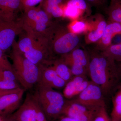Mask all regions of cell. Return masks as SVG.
<instances>
[{"instance_id":"1","label":"cell","mask_w":121,"mask_h":121,"mask_svg":"<svg viewBox=\"0 0 121 121\" xmlns=\"http://www.w3.org/2000/svg\"><path fill=\"white\" fill-rule=\"evenodd\" d=\"M88 73L93 82L99 86L104 96L112 93L121 74L116 62L95 50L89 53Z\"/></svg>"},{"instance_id":"2","label":"cell","mask_w":121,"mask_h":121,"mask_svg":"<svg viewBox=\"0 0 121 121\" xmlns=\"http://www.w3.org/2000/svg\"><path fill=\"white\" fill-rule=\"evenodd\" d=\"M12 48L13 72L22 88L26 91L31 90L39 83L44 66L35 65L26 58L18 49L15 40Z\"/></svg>"},{"instance_id":"3","label":"cell","mask_w":121,"mask_h":121,"mask_svg":"<svg viewBox=\"0 0 121 121\" xmlns=\"http://www.w3.org/2000/svg\"><path fill=\"white\" fill-rule=\"evenodd\" d=\"M48 50L52 56L68 54L78 47L80 43L78 35L71 32L67 27L54 24L48 37Z\"/></svg>"},{"instance_id":"4","label":"cell","mask_w":121,"mask_h":121,"mask_svg":"<svg viewBox=\"0 0 121 121\" xmlns=\"http://www.w3.org/2000/svg\"><path fill=\"white\" fill-rule=\"evenodd\" d=\"M36 86L39 102L48 121L59 118L66 101L63 94L49 87L40 84Z\"/></svg>"},{"instance_id":"5","label":"cell","mask_w":121,"mask_h":121,"mask_svg":"<svg viewBox=\"0 0 121 121\" xmlns=\"http://www.w3.org/2000/svg\"><path fill=\"white\" fill-rule=\"evenodd\" d=\"M8 117L15 121H48L39 102L36 90L27 93L19 108Z\"/></svg>"},{"instance_id":"6","label":"cell","mask_w":121,"mask_h":121,"mask_svg":"<svg viewBox=\"0 0 121 121\" xmlns=\"http://www.w3.org/2000/svg\"><path fill=\"white\" fill-rule=\"evenodd\" d=\"M104 97L101 87L91 81L86 89L72 100L89 108L99 109L105 106Z\"/></svg>"},{"instance_id":"7","label":"cell","mask_w":121,"mask_h":121,"mask_svg":"<svg viewBox=\"0 0 121 121\" xmlns=\"http://www.w3.org/2000/svg\"><path fill=\"white\" fill-rule=\"evenodd\" d=\"M24 21H0V49L4 51L12 47L17 35L24 29Z\"/></svg>"},{"instance_id":"8","label":"cell","mask_w":121,"mask_h":121,"mask_svg":"<svg viewBox=\"0 0 121 121\" xmlns=\"http://www.w3.org/2000/svg\"><path fill=\"white\" fill-rule=\"evenodd\" d=\"M25 91L22 88L17 92L0 98V117L4 118L9 117L17 110L21 105Z\"/></svg>"},{"instance_id":"9","label":"cell","mask_w":121,"mask_h":121,"mask_svg":"<svg viewBox=\"0 0 121 121\" xmlns=\"http://www.w3.org/2000/svg\"><path fill=\"white\" fill-rule=\"evenodd\" d=\"M94 19L89 21L90 28L85 33V40L87 44L96 43L101 38L107 23L100 14L94 16Z\"/></svg>"},{"instance_id":"10","label":"cell","mask_w":121,"mask_h":121,"mask_svg":"<svg viewBox=\"0 0 121 121\" xmlns=\"http://www.w3.org/2000/svg\"><path fill=\"white\" fill-rule=\"evenodd\" d=\"M91 81L88 80L86 75L73 76L64 87L63 95L68 99L75 97L86 89Z\"/></svg>"},{"instance_id":"11","label":"cell","mask_w":121,"mask_h":121,"mask_svg":"<svg viewBox=\"0 0 121 121\" xmlns=\"http://www.w3.org/2000/svg\"><path fill=\"white\" fill-rule=\"evenodd\" d=\"M22 9H23L21 0H0V21H15Z\"/></svg>"},{"instance_id":"12","label":"cell","mask_w":121,"mask_h":121,"mask_svg":"<svg viewBox=\"0 0 121 121\" xmlns=\"http://www.w3.org/2000/svg\"><path fill=\"white\" fill-rule=\"evenodd\" d=\"M121 35V24L117 22H108L101 39L96 43L95 50L102 52L112 44L113 37Z\"/></svg>"},{"instance_id":"13","label":"cell","mask_w":121,"mask_h":121,"mask_svg":"<svg viewBox=\"0 0 121 121\" xmlns=\"http://www.w3.org/2000/svg\"><path fill=\"white\" fill-rule=\"evenodd\" d=\"M66 83V82L59 77L52 66H44L41 78L38 84L53 89H61L64 88Z\"/></svg>"},{"instance_id":"14","label":"cell","mask_w":121,"mask_h":121,"mask_svg":"<svg viewBox=\"0 0 121 121\" xmlns=\"http://www.w3.org/2000/svg\"><path fill=\"white\" fill-rule=\"evenodd\" d=\"M60 59L64 63L72 62L88 69L90 60L89 53L81 48H76L68 54L62 56Z\"/></svg>"},{"instance_id":"15","label":"cell","mask_w":121,"mask_h":121,"mask_svg":"<svg viewBox=\"0 0 121 121\" xmlns=\"http://www.w3.org/2000/svg\"><path fill=\"white\" fill-rule=\"evenodd\" d=\"M97 113L95 114L84 113L74 109L67 104L65 101L61 115L69 117L79 121H93Z\"/></svg>"},{"instance_id":"16","label":"cell","mask_w":121,"mask_h":121,"mask_svg":"<svg viewBox=\"0 0 121 121\" xmlns=\"http://www.w3.org/2000/svg\"><path fill=\"white\" fill-rule=\"evenodd\" d=\"M52 66L59 77L67 83L73 77L70 69L65 63L59 59L52 61Z\"/></svg>"},{"instance_id":"17","label":"cell","mask_w":121,"mask_h":121,"mask_svg":"<svg viewBox=\"0 0 121 121\" xmlns=\"http://www.w3.org/2000/svg\"><path fill=\"white\" fill-rule=\"evenodd\" d=\"M107 13L109 22L121 24V0H111Z\"/></svg>"},{"instance_id":"18","label":"cell","mask_w":121,"mask_h":121,"mask_svg":"<svg viewBox=\"0 0 121 121\" xmlns=\"http://www.w3.org/2000/svg\"><path fill=\"white\" fill-rule=\"evenodd\" d=\"M90 27L89 21L77 19L72 21L68 25L67 27L71 32L79 35L83 33H86L89 30Z\"/></svg>"},{"instance_id":"19","label":"cell","mask_w":121,"mask_h":121,"mask_svg":"<svg viewBox=\"0 0 121 121\" xmlns=\"http://www.w3.org/2000/svg\"><path fill=\"white\" fill-rule=\"evenodd\" d=\"M113 109L111 121H121V88L115 94L112 99Z\"/></svg>"},{"instance_id":"20","label":"cell","mask_w":121,"mask_h":121,"mask_svg":"<svg viewBox=\"0 0 121 121\" xmlns=\"http://www.w3.org/2000/svg\"><path fill=\"white\" fill-rule=\"evenodd\" d=\"M101 52L115 62H121V43L112 44L105 50Z\"/></svg>"},{"instance_id":"21","label":"cell","mask_w":121,"mask_h":121,"mask_svg":"<svg viewBox=\"0 0 121 121\" xmlns=\"http://www.w3.org/2000/svg\"><path fill=\"white\" fill-rule=\"evenodd\" d=\"M27 35L23 37L17 43L18 49L23 54L28 52L33 48L35 39L32 35L28 33Z\"/></svg>"},{"instance_id":"22","label":"cell","mask_w":121,"mask_h":121,"mask_svg":"<svg viewBox=\"0 0 121 121\" xmlns=\"http://www.w3.org/2000/svg\"><path fill=\"white\" fill-rule=\"evenodd\" d=\"M64 17L74 20L78 19L84 12L75 7L67 5L66 4H63Z\"/></svg>"},{"instance_id":"23","label":"cell","mask_w":121,"mask_h":121,"mask_svg":"<svg viewBox=\"0 0 121 121\" xmlns=\"http://www.w3.org/2000/svg\"><path fill=\"white\" fill-rule=\"evenodd\" d=\"M62 0H42L40 6L51 19V12L52 8L62 4Z\"/></svg>"},{"instance_id":"24","label":"cell","mask_w":121,"mask_h":121,"mask_svg":"<svg viewBox=\"0 0 121 121\" xmlns=\"http://www.w3.org/2000/svg\"><path fill=\"white\" fill-rule=\"evenodd\" d=\"M70 69L73 76L86 75L88 73V70L81 65L72 62L65 63Z\"/></svg>"},{"instance_id":"25","label":"cell","mask_w":121,"mask_h":121,"mask_svg":"<svg viewBox=\"0 0 121 121\" xmlns=\"http://www.w3.org/2000/svg\"><path fill=\"white\" fill-rule=\"evenodd\" d=\"M18 82L5 80L0 77V90H11L22 88Z\"/></svg>"},{"instance_id":"26","label":"cell","mask_w":121,"mask_h":121,"mask_svg":"<svg viewBox=\"0 0 121 121\" xmlns=\"http://www.w3.org/2000/svg\"><path fill=\"white\" fill-rule=\"evenodd\" d=\"M0 68L4 70H9L13 71L12 65L11 64L4 51L0 49Z\"/></svg>"},{"instance_id":"27","label":"cell","mask_w":121,"mask_h":121,"mask_svg":"<svg viewBox=\"0 0 121 121\" xmlns=\"http://www.w3.org/2000/svg\"><path fill=\"white\" fill-rule=\"evenodd\" d=\"M65 4L75 7L84 13L86 12L88 9V6L85 0H68Z\"/></svg>"},{"instance_id":"28","label":"cell","mask_w":121,"mask_h":121,"mask_svg":"<svg viewBox=\"0 0 121 121\" xmlns=\"http://www.w3.org/2000/svg\"><path fill=\"white\" fill-rule=\"evenodd\" d=\"M105 106L102 107L98 110L93 121H110Z\"/></svg>"},{"instance_id":"29","label":"cell","mask_w":121,"mask_h":121,"mask_svg":"<svg viewBox=\"0 0 121 121\" xmlns=\"http://www.w3.org/2000/svg\"><path fill=\"white\" fill-rule=\"evenodd\" d=\"M64 11L62 4L57 5L53 7L51 12V17L58 18L63 17Z\"/></svg>"},{"instance_id":"30","label":"cell","mask_w":121,"mask_h":121,"mask_svg":"<svg viewBox=\"0 0 121 121\" xmlns=\"http://www.w3.org/2000/svg\"><path fill=\"white\" fill-rule=\"evenodd\" d=\"M24 11L30 8L35 7L41 3L42 0H21Z\"/></svg>"},{"instance_id":"31","label":"cell","mask_w":121,"mask_h":121,"mask_svg":"<svg viewBox=\"0 0 121 121\" xmlns=\"http://www.w3.org/2000/svg\"><path fill=\"white\" fill-rule=\"evenodd\" d=\"M22 88V87L18 89H15V90H0V98H1L4 95H6L17 92L20 91Z\"/></svg>"},{"instance_id":"32","label":"cell","mask_w":121,"mask_h":121,"mask_svg":"<svg viewBox=\"0 0 121 121\" xmlns=\"http://www.w3.org/2000/svg\"><path fill=\"white\" fill-rule=\"evenodd\" d=\"M91 4L95 6H98L102 4L103 0H85Z\"/></svg>"},{"instance_id":"33","label":"cell","mask_w":121,"mask_h":121,"mask_svg":"<svg viewBox=\"0 0 121 121\" xmlns=\"http://www.w3.org/2000/svg\"><path fill=\"white\" fill-rule=\"evenodd\" d=\"M59 121H79L76 119L69 117L63 116L60 117Z\"/></svg>"},{"instance_id":"34","label":"cell","mask_w":121,"mask_h":121,"mask_svg":"<svg viewBox=\"0 0 121 121\" xmlns=\"http://www.w3.org/2000/svg\"><path fill=\"white\" fill-rule=\"evenodd\" d=\"M2 121H15L11 119L9 117H7L5 118H3V120Z\"/></svg>"},{"instance_id":"35","label":"cell","mask_w":121,"mask_h":121,"mask_svg":"<svg viewBox=\"0 0 121 121\" xmlns=\"http://www.w3.org/2000/svg\"><path fill=\"white\" fill-rule=\"evenodd\" d=\"M118 67L119 68V70H120V72H121V62H120V64L119 65H118Z\"/></svg>"},{"instance_id":"36","label":"cell","mask_w":121,"mask_h":121,"mask_svg":"<svg viewBox=\"0 0 121 121\" xmlns=\"http://www.w3.org/2000/svg\"><path fill=\"white\" fill-rule=\"evenodd\" d=\"M3 118H2L1 117H0V121H2V120H3Z\"/></svg>"},{"instance_id":"37","label":"cell","mask_w":121,"mask_h":121,"mask_svg":"<svg viewBox=\"0 0 121 121\" xmlns=\"http://www.w3.org/2000/svg\"></svg>"},{"instance_id":"38","label":"cell","mask_w":121,"mask_h":121,"mask_svg":"<svg viewBox=\"0 0 121 121\" xmlns=\"http://www.w3.org/2000/svg\"></svg>"},{"instance_id":"39","label":"cell","mask_w":121,"mask_h":121,"mask_svg":"<svg viewBox=\"0 0 121 121\" xmlns=\"http://www.w3.org/2000/svg\"></svg>"}]
</instances>
